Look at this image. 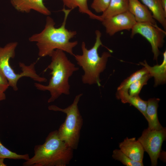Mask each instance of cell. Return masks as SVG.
Wrapping results in <instances>:
<instances>
[{"instance_id":"cell-1","label":"cell","mask_w":166,"mask_h":166,"mask_svg":"<svg viewBox=\"0 0 166 166\" xmlns=\"http://www.w3.org/2000/svg\"><path fill=\"white\" fill-rule=\"evenodd\" d=\"M72 10L62 9L64 14L63 22L58 28L55 27V23L52 18L47 16L45 24L41 32L34 34L29 38L30 42H36L40 57L50 56L56 49L61 50L73 56V48L78 44L77 41L70 42V40L77 34L75 31L69 30L65 26L69 15Z\"/></svg>"},{"instance_id":"cell-2","label":"cell","mask_w":166,"mask_h":166,"mask_svg":"<svg viewBox=\"0 0 166 166\" xmlns=\"http://www.w3.org/2000/svg\"><path fill=\"white\" fill-rule=\"evenodd\" d=\"M51 61L46 69L51 71V77L47 85L35 83L34 85L38 89L48 91L50 97L49 103L54 101L63 94H70L69 78L79 69L68 58L65 52L58 49L54 50L50 56Z\"/></svg>"},{"instance_id":"cell-3","label":"cell","mask_w":166,"mask_h":166,"mask_svg":"<svg viewBox=\"0 0 166 166\" xmlns=\"http://www.w3.org/2000/svg\"><path fill=\"white\" fill-rule=\"evenodd\" d=\"M34 155L24 166H66L73 157V149L59 137L57 130L50 132L45 142L36 145Z\"/></svg>"},{"instance_id":"cell-4","label":"cell","mask_w":166,"mask_h":166,"mask_svg":"<svg viewBox=\"0 0 166 166\" xmlns=\"http://www.w3.org/2000/svg\"><path fill=\"white\" fill-rule=\"evenodd\" d=\"M96 41L93 46L90 49L86 47L85 42L81 45L82 54H75L73 56L77 64L84 71L81 81L84 84L92 85L97 84L99 87L101 86L100 78L101 73L105 69L109 57L111 56L110 52H104L100 56L98 49L101 46H104L101 40V33L98 30L95 32Z\"/></svg>"},{"instance_id":"cell-5","label":"cell","mask_w":166,"mask_h":166,"mask_svg":"<svg viewBox=\"0 0 166 166\" xmlns=\"http://www.w3.org/2000/svg\"><path fill=\"white\" fill-rule=\"evenodd\" d=\"M82 95V93L77 95L72 104L66 108L62 109L54 105L48 107L50 110L61 112L66 114L65 119L60 126L57 132L60 138L73 150L78 148L83 123L78 105Z\"/></svg>"},{"instance_id":"cell-6","label":"cell","mask_w":166,"mask_h":166,"mask_svg":"<svg viewBox=\"0 0 166 166\" xmlns=\"http://www.w3.org/2000/svg\"><path fill=\"white\" fill-rule=\"evenodd\" d=\"M18 45L16 42H11L6 44L3 47H0V71L7 79L9 86L17 91L18 89L17 83L18 80L23 77H28L39 83L45 82V77L40 76L36 72L35 69L36 62L30 65H26L22 62L19 63V66L22 72L16 73L10 64L11 58L15 56V50Z\"/></svg>"},{"instance_id":"cell-7","label":"cell","mask_w":166,"mask_h":166,"mask_svg":"<svg viewBox=\"0 0 166 166\" xmlns=\"http://www.w3.org/2000/svg\"><path fill=\"white\" fill-rule=\"evenodd\" d=\"M131 30V38H133L135 34H139L149 42L154 54L153 59L157 61L160 53L159 48L164 45L166 31L157 25L146 22H136Z\"/></svg>"},{"instance_id":"cell-8","label":"cell","mask_w":166,"mask_h":166,"mask_svg":"<svg viewBox=\"0 0 166 166\" xmlns=\"http://www.w3.org/2000/svg\"><path fill=\"white\" fill-rule=\"evenodd\" d=\"M166 138L165 128L159 130L145 129L138 140L142 145L144 151L150 157L151 165L156 166L160 156L161 146Z\"/></svg>"},{"instance_id":"cell-9","label":"cell","mask_w":166,"mask_h":166,"mask_svg":"<svg viewBox=\"0 0 166 166\" xmlns=\"http://www.w3.org/2000/svg\"><path fill=\"white\" fill-rule=\"evenodd\" d=\"M101 22L106 33L111 36L123 30H132L136 23L134 16L128 11L104 19Z\"/></svg>"},{"instance_id":"cell-10","label":"cell","mask_w":166,"mask_h":166,"mask_svg":"<svg viewBox=\"0 0 166 166\" xmlns=\"http://www.w3.org/2000/svg\"><path fill=\"white\" fill-rule=\"evenodd\" d=\"M120 150L132 160L136 162H143L144 151L139 141L135 137L125 138L120 143Z\"/></svg>"},{"instance_id":"cell-11","label":"cell","mask_w":166,"mask_h":166,"mask_svg":"<svg viewBox=\"0 0 166 166\" xmlns=\"http://www.w3.org/2000/svg\"><path fill=\"white\" fill-rule=\"evenodd\" d=\"M10 2L14 9L20 12L29 13L34 10L46 16L51 14L43 0H10Z\"/></svg>"},{"instance_id":"cell-12","label":"cell","mask_w":166,"mask_h":166,"mask_svg":"<svg viewBox=\"0 0 166 166\" xmlns=\"http://www.w3.org/2000/svg\"><path fill=\"white\" fill-rule=\"evenodd\" d=\"M128 10L134 16L136 22H146L156 26V20L148 8L139 0H128Z\"/></svg>"},{"instance_id":"cell-13","label":"cell","mask_w":166,"mask_h":166,"mask_svg":"<svg viewBox=\"0 0 166 166\" xmlns=\"http://www.w3.org/2000/svg\"><path fill=\"white\" fill-rule=\"evenodd\" d=\"M163 61L160 65L157 64L153 66H150L146 60L140 62V64L147 69L151 77L154 78L155 86L164 84L166 81V51L163 53Z\"/></svg>"},{"instance_id":"cell-14","label":"cell","mask_w":166,"mask_h":166,"mask_svg":"<svg viewBox=\"0 0 166 166\" xmlns=\"http://www.w3.org/2000/svg\"><path fill=\"white\" fill-rule=\"evenodd\" d=\"M116 97L121 100L123 103H128L133 106L142 114L147 121L146 113L147 101L142 100L139 95H130L128 91L117 90Z\"/></svg>"},{"instance_id":"cell-15","label":"cell","mask_w":166,"mask_h":166,"mask_svg":"<svg viewBox=\"0 0 166 166\" xmlns=\"http://www.w3.org/2000/svg\"><path fill=\"white\" fill-rule=\"evenodd\" d=\"M159 98H151L147 101L146 115L148 126V128L151 130H159L163 127L160 123L157 116V109Z\"/></svg>"},{"instance_id":"cell-16","label":"cell","mask_w":166,"mask_h":166,"mask_svg":"<svg viewBox=\"0 0 166 166\" xmlns=\"http://www.w3.org/2000/svg\"><path fill=\"white\" fill-rule=\"evenodd\" d=\"M151 12L153 18L161 24L166 31V12L164 10L160 0H140Z\"/></svg>"},{"instance_id":"cell-17","label":"cell","mask_w":166,"mask_h":166,"mask_svg":"<svg viewBox=\"0 0 166 166\" xmlns=\"http://www.w3.org/2000/svg\"><path fill=\"white\" fill-rule=\"evenodd\" d=\"M128 0H111L105 10L100 15L103 19L128 11Z\"/></svg>"},{"instance_id":"cell-18","label":"cell","mask_w":166,"mask_h":166,"mask_svg":"<svg viewBox=\"0 0 166 166\" xmlns=\"http://www.w3.org/2000/svg\"><path fill=\"white\" fill-rule=\"evenodd\" d=\"M64 6L73 10L78 7L79 11L82 14H86L89 18L102 22L103 19L100 16L93 13L89 9L88 5V0H61Z\"/></svg>"},{"instance_id":"cell-19","label":"cell","mask_w":166,"mask_h":166,"mask_svg":"<svg viewBox=\"0 0 166 166\" xmlns=\"http://www.w3.org/2000/svg\"><path fill=\"white\" fill-rule=\"evenodd\" d=\"M148 73V71L144 67L137 70L124 80L118 87L117 90L128 91V88L132 84Z\"/></svg>"},{"instance_id":"cell-20","label":"cell","mask_w":166,"mask_h":166,"mask_svg":"<svg viewBox=\"0 0 166 166\" xmlns=\"http://www.w3.org/2000/svg\"><path fill=\"white\" fill-rule=\"evenodd\" d=\"M151 77L148 73L132 84L128 88L129 94L131 96L139 95L143 87L147 84L148 81Z\"/></svg>"},{"instance_id":"cell-21","label":"cell","mask_w":166,"mask_h":166,"mask_svg":"<svg viewBox=\"0 0 166 166\" xmlns=\"http://www.w3.org/2000/svg\"><path fill=\"white\" fill-rule=\"evenodd\" d=\"M112 157L127 166H144L143 162H136L132 160L120 149H116L113 150Z\"/></svg>"},{"instance_id":"cell-22","label":"cell","mask_w":166,"mask_h":166,"mask_svg":"<svg viewBox=\"0 0 166 166\" xmlns=\"http://www.w3.org/2000/svg\"><path fill=\"white\" fill-rule=\"evenodd\" d=\"M0 158L14 160H27L30 158L28 154L20 155L13 152L5 147L0 141Z\"/></svg>"},{"instance_id":"cell-23","label":"cell","mask_w":166,"mask_h":166,"mask_svg":"<svg viewBox=\"0 0 166 166\" xmlns=\"http://www.w3.org/2000/svg\"><path fill=\"white\" fill-rule=\"evenodd\" d=\"M111 0H93L91 7L97 13H103L106 9Z\"/></svg>"},{"instance_id":"cell-24","label":"cell","mask_w":166,"mask_h":166,"mask_svg":"<svg viewBox=\"0 0 166 166\" xmlns=\"http://www.w3.org/2000/svg\"><path fill=\"white\" fill-rule=\"evenodd\" d=\"M9 86L7 79L0 71V89L5 92Z\"/></svg>"},{"instance_id":"cell-25","label":"cell","mask_w":166,"mask_h":166,"mask_svg":"<svg viewBox=\"0 0 166 166\" xmlns=\"http://www.w3.org/2000/svg\"><path fill=\"white\" fill-rule=\"evenodd\" d=\"M4 92L0 89V101L5 100L6 99V95Z\"/></svg>"},{"instance_id":"cell-26","label":"cell","mask_w":166,"mask_h":166,"mask_svg":"<svg viewBox=\"0 0 166 166\" xmlns=\"http://www.w3.org/2000/svg\"><path fill=\"white\" fill-rule=\"evenodd\" d=\"M160 0L162 7L165 12H166V0Z\"/></svg>"},{"instance_id":"cell-27","label":"cell","mask_w":166,"mask_h":166,"mask_svg":"<svg viewBox=\"0 0 166 166\" xmlns=\"http://www.w3.org/2000/svg\"><path fill=\"white\" fill-rule=\"evenodd\" d=\"M4 159L0 158V166H6L7 165L4 163Z\"/></svg>"}]
</instances>
